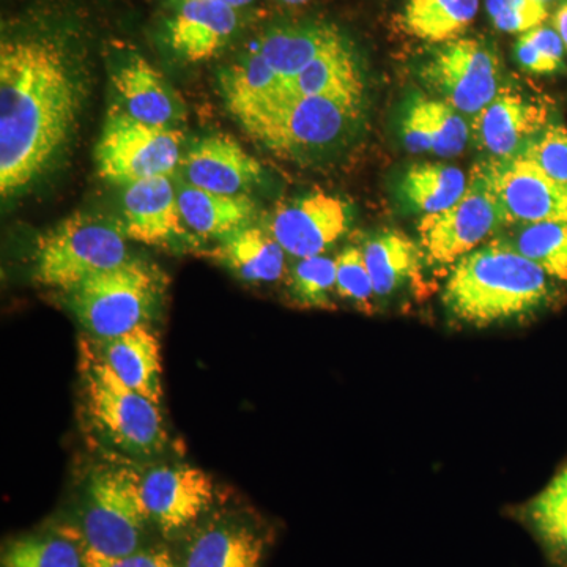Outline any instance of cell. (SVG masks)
<instances>
[{
    "mask_svg": "<svg viewBox=\"0 0 567 567\" xmlns=\"http://www.w3.org/2000/svg\"><path fill=\"white\" fill-rule=\"evenodd\" d=\"M80 91L54 41L18 39L0 48V193L13 196L47 171L69 140Z\"/></svg>",
    "mask_w": 567,
    "mask_h": 567,
    "instance_id": "1",
    "label": "cell"
},
{
    "mask_svg": "<svg viewBox=\"0 0 567 567\" xmlns=\"http://www.w3.org/2000/svg\"><path fill=\"white\" fill-rule=\"evenodd\" d=\"M561 284L495 237L466 254L447 276L443 305L468 327L522 322L565 303Z\"/></svg>",
    "mask_w": 567,
    "mask_h": 567,
    "instance_id": "2",
    "label": "cell"
},
{
    "mask_svg": "<svg viewBox=\"0 0 567 567\" xmlns=\"http://www.w3.org/2000/svg\"><path fill=\"white\" fill-rule=\"evenodd\" d=\"M80 371L85 413L107 445L134 458H152L166 451L169 435L159 405L125 385L85 344Z\"/></svg>",
    "mask_w": 567,
    "mask_h": 567,
    "instance_id": "3",
    "label": "cell"
},
{
    "mask_svg": "<svg viewBox=\"0 0 567 567\" xmlns=\"http://www.w3.org/2000/svg\"><path fill=\"white\" fill-rule=\"evenodd\" d=\"M166 276L155 264L130 256L125 262L92 276L65 292L81 327L96 341L117 338L158 312Z\"/></svg>",
    "mask_w": 567,
    "mask_h": 567,
    "instance_id": "4",
    "label": "cell"
},
{
    "mask_svg": "<svg viewBox=\"0 0 567 567\" xmlns=\"http://www.w3.org/2000/svg\"><path fill=\"white\" fill-rule=\"evenodd\" d=\"M128 235L122 223L76 213L41 235L33 256V279L69 292L92 276L128 259Z\"/></svg>",
    "mask_w": 567,
    "mask_h": 567,
    "instance_id": "5",
    "label": "cell"
},
{
    "mask_svg": "<svg viewBox=\"0 0 567 567\" xmlns=\"http://www.w3.org/2000/svg\"><path fill=\"white\" fill-rule=\"evenodd\" d=\"M361 112L354 104L284 92L281 99L241 125L278 155L308 158L344 142L360 122Z\"/></svg>",
    "mask_w": 567,
    "mask_h": 567,
    "instance_id": "6",
    "label": "cell"
},
{
    "mask_svg": "<svg viewBox=\"0 0 567 567\" xmlns=\"http://www.w3.org/2000/svg\"><path fill=\"white\" fill-rule=\"evenodd\" d=\"M151 516L141 492V476L125 466L92 473L82 511L84 547L107 557L140 550Z\"/></svg>",
    "mask_w": 567,
    "mask_h": 567,
    "instance_id": "7",
    "label": "cell"
},
{
    "mask_svg": "<svg viewBox=\"0 0 567 567\" xmlns=\"http://www.w3.org/2000/svg\"><path fill=\"white\" fill-rule=\"evenodd\" d=\"M183 133L147 125L122 110L111 111L96 142L95 159L103 178L117 185L173 175L182 162Z\"/></svg>",
    "mask_w": 567,
    "mask_h": 567,
    "instance_id": "8",
    "label": "cell"
},
{
    "mask_svg": "<svg viewBox=\"0 0 567 567\" xmlns=\"http://www.w3.org/2000/svg\"><path fill=\"white\" fill-rule=\"evenodd\" d=\"M505 227L498 200L483 169L476 166L464 196L446 210L424 215L417 224V237L429 264L454 267Z\"/></svg>",
    "mask_w": 567,
    "mask_h": 567,
    "instance_id": "9",
    "label": "cell"
},
{
    "mask_svg": "<svg viewBox=\"0 0 567 567\" xmlns=\"http://www.w3.org/2000/svg\"><path fill=\"white\" fill-rule=\"evenodd\" d=\"M424 84L464 115H476L499 93L502 65L494 48L480 39L440 44L421 70Z\"/></svg>",
    "mask_w": 567,
    "mask_h": 567,
    "instance_id": "10",
    "label": "cell"
},
{
    "mask_svg": "<svg viewBox=\"0 0 567 567\" xmlns=\"http://www.w3.org/2000/svg\"><path fill=\"white\" fill-rule=\"evenodd\" d=\"M494 192L506 227L518 224H567V186L525 156L481 164Z\"/></svg>",
    "mask_w": 567,
    "mask_h": 567,
    "instance_id": "11",
    "label": "cell"
},
{
    "mask_svg": "<svg viewBox=\"0 0 567 567\" xmlns=\"http://www.w3.org/2000/svg\"><path fill=\"white\" fill-rule=\"evenodd\" d=\"M141 492L152 524L164 536L188 532L215 502V484L194 466H159L141 476Z\"/></svg>",
    "mask_w": 567,
    "mask_h": 567,
    "instance_id": "12",
    "label": "cell"
},
{
    "mask_svg": "<svg viewBox=\"0 0 567 567\" xmlns=\"http://www.w3.org/2000/svg\"><path fill=\"white\" fill-rule=\"evenodd\" d=\"M349 207L339 197L311 193L276 208L267 230L295 259L320 256L344 237Z\"/></svg>",
    "mask_w": 567,
    "mask_h": 567,
    "instance_id": "13",
    "label": "cell"
},
{
    "mask_svg": "<svg viewBox=\"0 0 567 567\" xmlns=\"http://www.w3.org/2000/svg\"><path fill=\"white\" fill-rule=\"evenodd\" d=\"M547 125V112L540 104L517 93L499 92L473 115L470 132L477 147L505 162L524 155Z\"/></svg>",
    "mask_w": 567,
    "mask_h": 567,
    "instance_id": "14",
    "label": "cell"
},
{
    "mask_svg": "<svg viewBox=\"0 0 567 567\" xmlns=\"http://www.w3.org/2000/svg\"><path fill=\"white\" fill-rule=\"evenodd\" d=\"M267 539L240 516H215L194 529L182 551L181 567H262Z\"/></svg>",
    "mask_w": 567,
    "mask_h": 567,
    "instance_id": "15",
    "label": "cell"
},
{
    "mask_svg": "<svg viewBox=\"0 0 567 567\" xmlns=\"http://www.w3.org/2000/svg\"><path fill=\"white\" fill-rule=\"evenodd\" d=\"M185 183L218 194H246L262 178V164L227 134L204 137L181 162Z\"/></svg>",
    "mask_w": 567,
    "mask_h": 567,
    "instance_id": "16",
    "label": "cell"
},
{
    "mask_svg": "<svg viewBox=\"0 0 567 567\" xmlns=\"http://www.w3.org/2000/svg\"><path fill=\"white\" fill-rule=\"evenodd\" d=\"M123 227L132 240L153 246L171 244L186 233L178 207V188L169 175L125 186Z\"/></svg>",
    "mask_w": 567,
    "mask_h": 567,
    "instance_id": "17",
    "label": "cell"
},
{
    "mask_svg": "<svg viewBox=\"0 0 567 567\" xmlns=\"http://www.w3.org/2000/svg\"><path fill=\"white\" fill-rule=\"evenodd\" d=\"M238 28V13L216 0H181L169 24L175 54L188 62H203L218 54Z\"/></svg>",
    "mask_w": 567,
    "mask_h": 567,
    "instance_id": "18",
    "label": "cell"
},
{
    "mask_svg": "<svg viewBox=\"0 0 567 567\" xmlns=\"http://www.w3.org/2000/svg\"><path fill=\"white\" fill-rule=\"evenodd\" d=\"M401 136L409 152L453 158L465 151L472 132L464 114L443 100L416 96L402 111Z\"/></svg>",
    "mask_w": 567,
    "mask_h": 567,
    "instance_id": "19",
    "label": "cell"
},
{
    "mask_svg": "<svg viewBox=\"0 0 567 567\" xmlns=\"http://www.w3.org/2000/svg\"><path fill=\"white\" fill-rule=\"evenodd\" d=\"M96 353L125 385L162 406V349L148 324L99 341Z\"/></svg>",
    "mask_w": 567,
    "mask_h": 567,
    "instance_id": "20",
    "label": "cell"
},
{
    "mask_svg": "<svg viewBox=\"0 0 567 567\" xmlns=\"http://www.w3.org/2000/svg\"><path fill=\"white\" fill-rule=\"evenodd\" d=\"M287 95L320 96L363 106L364 81L346 39L328 48L293 80L284 84Z\"/></svg>",
    "mask_w": 567,
    "mask_h": 567,
    "instance_id": "21",
    "label": "cell"
},
{
    "mask_svg": "<svg viewBox=\"0 0 567 567\" xmlns=\"http://www.w3.org/2000/svg\"><path fill=\"white\" fill-rule=\"evenodd\" d=\"M112 84L121 96V110L136 121L173 128L171 125L181 117L177 99L163 74L140 55H134L112 74Z\"/></svg>",
    "mask_w": 567,
    "mask_h": 567,
    "instance_id": "22",
    "label": "cell"
},
{
    "mask_svg": "<svg viewBox=\"0 0 567 567\" xmlns=\"http://www.w3.org/2000/svg\"><path fill=\"white\" fill-rule=\"evenodd\" d=\"M344 40L334 25L322 22L284 25L260 37L256 51L264 55L284 82L293 80L328 48Z\"/></svg>",
    "mask_w": 567,
    "mask_h": 567,
    "instance_id": "23",
    "label": "cell"
},
{
    "mask_svg": "<svg viewBox=\"0 0 567 567\" xmlns=\"http://www.w3.org/2000/svg\"><path fill=\"white\" fill-rule=\"evenodd\" d=\"M178 207L186 229L203 238L221 240L249 226L256 215V204L246 194L204 192L188 183L178 186Z\"/></svg>",
    "mask_w": 567,
    "mask_h": 567,
    "instance_id": "24",
    "label": "cell"
},
{
    "mask_svg": "<svg viewBox=\"0 0 567 567\" xmlns=\"http://www.w3.org/2000/svg\"><path fill=\"white\" fill-rule=\"evenodd\" d=\"M212 256L249 282H276L287 271L282 246L267 227L251 224L223 238Z\"/></svg>",
    "mask_w": 567,
    "mask_h": 567,
    "instance_id": "25",
    "label": "cell"
},
{
    "mask_svg": "<svg viewBox=\"0 0 567 567\" xmlns=\"http://www.w3.org/2000/svg\"><path fill=\"white\" fill-rule=\"evenodd\" d=\"M369 275L379 298L391 297L417 281L425 260L420 244L399 230H383L361 246Z\"/></svg>",
    "mask_w": 567,
    "mask_h": 567,
    "instance_id": "26",
    "label": "cell"
},
{
    "mask_svg": "<svg viewBox=\"0 0 567 567\" xmlns=\"http://www.w3.org/2000/svg\"><path fill=\"white\" fill-rule=\"evenodd\" d=\"M284 82L259 51L238 59L221 74L227 107L244 123L284 95Z\"/></svg>",
    "mask_w": 567,
    "mask_h": 567,
    "instance_id": "27",
    "label": "cell"
},
{
    "mask_svg": "<svg viewBox=\"0 0 567 567\" xmlns=\"http://www.w3.org/2000/svg\"><path fill=\"white\" fill-rule=\"evenodd\" d=\"M520 518L555 567H567V465L522 507Z\"/></svg>",
    "mask_w": 567,
    "mask_h": 567,
    "instance_id": "28",
    "label": "cell"
},
{
    "mask_svg": "<svg viewBox=\"0 0 567 567\" xmlns=\"http://www.w3.org/2000/svg\"><path fill=\"white\" fill-rule=\"evenodd\" d=\"M468 186L461 169L447 164L424 163L409 167L399 183V194L410 208L434 215L457 203Z\"/></svg>",
    "mask_w": 567,
    "mask_h": 567,
    "instance_id": "29",
    "label": "cell"
},
{
    "mask_svg": "<svg viewBox=\"0 0 567 567\" xmlns=\"http://www.w3.org/2000/svg\"><path fill=\"white\" fill-rule=\"evenodd\" d=\"M477 10L480 0H409L404 25L416 39L443 44L461 39Z\"/></svg>",
    "mask_w": 567,
    "mask_h": 567,
    "instance_id": "30",
    "label": "cell"
},
{
    "mask_svg": "<svg viewBox=\"0 0 567 567\" xmlns=\"http://www.w3.org/2000/svg\"><path fill=\"white\" fill-rule=\"evenodd\" d=\"M496 237L543 268L567 290V224H518Z\"/></svg>",
    "mask_w": 567,
    "mask_h": 567,
    "instance_id": "31",
    "label": "cell"
},
{
    "mask_svg": "<svg viewBox=\"0 0 567 567\" xmlns=\"http://www.w3.org/2000/svg\"><path fill=\"white\" fill-rule=\"evenodd\" d=\"M2 567H84V550L59 536H24L2 555Z\"/></svg>",
    "mask_w": 567,
    "mask_h": 567,
    "instance_id": "32",
    "label": "cell"
},
{
    "mask_svg": "<svg viewBox=\"0 0 567 567\" xmlns=\"http://www.w3.org/2000/svg\"><path fill=\"white\" fill-rule=\"evenodd\" d=\"M289 289L295 303L311 309H333L336 259L330 256L297 259L289 275Z\"/></svg>",
    "mask_w": 567,
    "mask_h": 567,
    "instance_id": "33",
    "label": "cell"
},
{
    "mask_svg": "<svg viewBox=\"0 0 567 567\" xmlns=\"http://www.w3.org/2000/svg\"><path fill=\"white\" fill-rule=\"evenodd\" d=\"M334 259L336 293L354 305L358 311L372 315L377 295L361 248L347 246Z\"/></svg>",
    "mask_w": 567,
    "mask_h": 567,
    "instance_id": "34",
    "label": "cell"
},
{
    "mask_svg": "<svg viewBox=\"0 0 567 567\" xmlns=\"http://www.w3.org/2000/svg\"><path fill=\"white\" fill-rule=\"evenodd\" d=\"M487 13L496 29L527 33L547 20V6L540 0H486Z\"/></svg>",
    "mask_w": 567,
    "mask_h": 567,
    "instance_id": "35",
    "label": "cell"
},
{
    "mask_svg": "<svg viewBox=\"0 0 567 567\" xmlns=\"http://www.w3.org/2000/svg\"><path fill=\"white\" fill-rule=\"evenodd\" d=\"M543 173L567 186V128L548 125L524 153Z\"/></svg>",
    "mask_w": 567,
    "mask_h": 567,
    "instance_id": "36",
    "label": "cell"
},
{
    "mask_svg": "<svg viewBox=\"0 0 567 567\" xmlns=\"http://www.w3.org/2000/svg\"><path fill=\"white\" fill-rule=\"evenodd\" d=\"M84 550V567H181L166 548H140L122 557H107L89 547Z\"/></svg>",
    "mask_w": 567,
    "mask_h": 567,
    "instance_id": "37",
    "label": "cell"
},
{
    "mask_svg": "<svg viewBox=\"0 0 567 567\" xmlns=\"http://www.w3.org/2000/svg\"><path fill=\"white\" fill-rule=\"evenodd\" d=\"M516 58L522 69L529 71V73L551 74L559 71L557 65H554L543 52L537 50L525 33L517 40Z\"/></svg>",
    "mask_w": 567,
    "mask_h": 567,
    "instance_id": "38",
    "label": "cell"
},
{
    "mask_svg": "<svg viewBox=\"0 0 567 567\" xmlns=\"http://www.w3.org/2000/svg\"><path fill=\"white\" fill-rule=\"evenodd\" d=\"M554 28L559 33V37H561L567 50V0L559 6L557 13H555Z\"/></svg>",
    "mask_w": 567,
    "mask_h": 567,
    "instance_id": "39",
    "label": "cell"
},
{
    "mask_svg": "<svg viewBox=\"0 0 567 567\" xmlns=\"http://www.w3.org/2000/svg\"><path fill=\"white\" fill-rule=\"evenodd\" d=\"M216 2L226 3V6L233 7V9H241V7L249 6L254 0H216Z\"/></svg>",
    "mask_w": 567,
    "mask_h": 567,
    "instance_id": "40",
    "label": "cell"
},
{
    "mask_svg": "<svg viewBox=\"0 0 567 567\" xmlns=\"http://www.w3.org/2000/svg\"><path fill=\"white\" fill-rule=\"evenodd\" d=\"M284 3H289V6H301V3L308 2V0H282Z\"/></svg>",
    "mask_w": 567,
    "mask_h": 567,
    "instance_id": "41",
    "label": "cell"
},
{
    "mask_svg": "<svg viewBox=\"0 0 567 567\" xmlns=\"http://www.w3.org/2000/svg\"><path fill=\"white\" fill-rule=\"evenodd\" d=\"M540 2H544L547 6V2H550V0H540Z\"/></svg>",
    "mask_w": 567,
    "mask_h": 567,
    "instance_id": "42",
    "label": "cell"
}]
</instances>
